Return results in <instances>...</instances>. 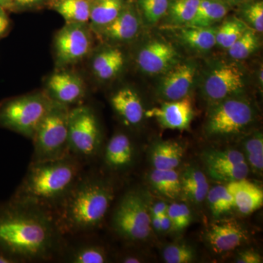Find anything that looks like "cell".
I'll use <instances>...</instances> for the list:
<instances>
[{
	"instance_id": "obj_1",
	"label": "cell",
	"mask_w": 263,
	"mask_h": 263,
	"mask_svg": "<svg viewBox=\"0 0 263 263\" xmlns=\"http://www.w3.org/2000/svg\"><path fill=\"white\" fill-rule=\"evenodd\" d=\"M52 213L10 200L0 206V252L18 262L49 260L63 247Z\"/></svg>"
},
{
	"instance_id": "obj_2",
	"label": "cell",
	"mask_w": 263,
	"mask_h": 263,
	"mask_svg": "<svg viewBox=\"0 0 263 263\" xmlns=\"http://www.w3.org/2000/svg\"><path fill=\"white\" fill-rule=\"evenodd\" d=\"M115 197L114 183L82 174L53 212L62 235L79 234L100 226Z\"/></svg>"
},
{
	"instance_id": "obj_3",
	"label": "cell",
	"mask_w": 263,
	"mask_h": 263,
	"mask_svg": "<svg viewBox=\"0 0 263 263\" xmlns=\"http://www.w3.org/2000/svg\"><path fill=\"white\" fill-rule=\"evenodd\" d=\"M81 160L70 155L58 160L31 162L12 201L52 213L83 174Z\"/></svg>"
},
{
	"instance_id": "obj_4",
	"label": "cell",
	"mask_w": 263,
	"mask_h": 263,
	"mask_svg": "<svg viewBox=\"0 0 263 263\" xmlns=\"http://www.w3.org/2000/svg\"><path fill=\"white\" fill-rule=\"evenodd\" d=\"M69 112L67 105L53 100L32 138L34 145L32 162L58 160L70 155Z\"/></svg>"
},
{
	"instance_id": "obj_5",
	"label": "cell",
	"mask_w": 263,
	"mask_h": 263,
	"mask_svg": "<svg viewBox=\"0 0 263 263\" xmlns=\"http://www.w3.org/2000/svg\"><path fill=\"white\" fill-rule=\"evenodd\" d=\"M53 101L42 92L5 100L0 104V127L32 139Z\"/></svg>"
},
{
	"instance_id": "obj_6",
	"label": "cell",
	"mask_w": 263,
	"mask_h": 263,
	"mask_svg": "<svg viewBox=\"0 0 263 263\" xmlns=\"http://www.w3.org/2000/svg\"><path fill=\"white\" fill-rule=\"evenodd\" d=\"M114 231L129 241L146 240L152 233L151 215L144 195L138 191L126 193L112 217Z\"/></svg>"
},
{
	"instance_id": "obj_7",
	"label": "cell",
	"mask_w": 263,
	"mask_h": 263,
	"mask_svg": "<svg viewBox=\"0 0 263 263\" xmlns=\"http://www.w3.org/2000/svg\"><path fill=\"white\" fill-rule=\"evenodd\" d=\"M254 119V108L249 101L231 97L218 102L211 110L205 133L212 138L235 136L248 128Z\"/></svg>"
},
{
	"instance_id": "obj_8",
	"label": "cell",
	"mask_w": 263,
	"mask_h": 263,
	"mask_svg": "<svg viewBox=\"0 0 263 263\" xmlns=\"http://www.w3.org/2000/svg\"><path fill=\"white\" fill-rule=\"evenodd\" d=\"M68 142L70 155L80 160L92 158L100 152L101 131L89 107L79 106L69 112Z\"/></svg>"
},
{
	"instance_id": "obj_9",
	"label": "cell",
	"mask_w": 263,
	"mask_h": 263,
	"mask_svg": "<svg viewBox=\"0 0 263 263\" xmlns=\"http://www.w3.org/2000/svg\"><path fill=\"white\" fill-rule=\"evenodd\" d=\"M92 39L85 23L67 22L55 37L57 63L73 65L82 60L91 51Z\"/></svg>"
},
{
	"instance_id": "obj_10",
	"label": "cell",
	"mask_w": 263,
	"mask_h": 263,
	"mask_svg": "<svg viewBox=\"0 0 263 263\" xmlns=\"http://www.w3.org/2000/svg\"><path fill=\"white\" fill-rule=\"evenodd\" d=\"M202 157L208 174L216 181L229 183L248 176V164L239 151L208 150Z\"/></svg>"
},
{
	"instance_id": "obj_11",
	"label": "cell",
	"mask_w": 263,
	"mask_h": 263,
	"mask_svg": "<svg viewBox=\"0 0 263 263\" xmlns=\"http://www.w3.org/2000/svg\"><path fill=\"white\" fill-rule=\"evenodd\" d=\"M245 84V75L238 66L221 65L208 76L204 84V94L211 101L218 103L239 93Z\"/></svg>"
},
{
	"instance_id": "obj_12",
	"label": "cell",
	"mask_w": 263,
	"mask_h": 263,
	"mask_svg": "<svg viewBox=\"0 0 263 263\" xmlns=\"http://www.w3.org/2000/svg\"><path fill=\"white\" fill-rule=\"evenodd\" d=\"M208 245L216 254L235 250L247 241L249 233L245 226L233 219L214 221L205 231Z\"/></svg>"
},
{
	"instance_id": "obj_13",
	"label": "cell",
	"mask_w": 263,
	"mask_h": 263,
	"mask_svg": "<svg viewBox=\"0 0 263 263\" xmlns=\"http://www.w3.org/2000/svg\"><path fill=\"white\" fill-rule=\"evenodd\" d=\"M177 51L171 43L153 40L141 48L137 62L142 71L152 75L164 73L177 63Z\"/></svg>"
},
{
	"instance_id": "obj_14",
	"label": "cell",
	"mask_w": 263,
	"mask_h": 263,
	"mask_svg": "<svg viewBox=\"0 0 263 263\" xmlns=\"http://www.w3.org/2000/svg\"><path fill=\"white\" fill-rule=\"evenodd\" d=\"M193 114V102L190 97L186 96L150 109L145 116L155 118L159 124L166 129L185 130L190 127Z\"/></svg>"
},
{
	"instance_id": "obj_15",
	"label": "cell",
	"mask_w": 263,
	"mask_h": 263,
	"mask_svg": "<svg viewBox=\"0 0 263 263\" xmlns=\"http://www.w3.org/2000/svg\"><path fill=\"white\" fill-rule=\"evenodd\" d=\"M196 67L192 62L176 63L166 71L160 83L161 96L167 101L188 96L193 86Z\"/></svg>"
},
{
	"instance_id": "obj_16",
	"label": "cell",
	"mask_w": 263,
	"mask_h": 263,
	"mask_svg": "<svg viewBox=\"0 0 263 263\" xmlns=\"http://www.w3.org/2000/svg\"><path fill=\"white\" fill-rule=\"evenodd\" d=\"M48 96L58 103L68 105L78 103L84 96V82L73 73L60 72L48 81Z\"/></svg>"
},
{
	"instance_id": "obj_17",
	"label": "cell",
	"mask_w": 263,
	"mask_h": 263,
	"mask_svg": "<svg viewBox=\"0 0 263 263\" xmlns=\"http://www.w3.org/2000/svg\"><path fill=\"white\" fill-rule=\"evenodd\" d=\"M226 186L240 214L249 215L262 208V189L256 183L243 179L231 181Z\"/></svg>"
},
{
	"instance_id": "obj_18",
	"label": "cell",
	"mask_w": 263,
	"mask_h": 263,
	"mask_svg": "<svg viewBox=\"0 0 263 263\" xmlns=\"http://www.w3.org/2000/svg\"><path fill=\"white\" fill-rule=\"evenodd\" d=\"M135 157V148L130 138L124 133H116L105 148L104 162L114 171H124L130 167Z\"/></svg>"
},
{
	"instance_id": "obj_19",
	"label": "cell",
	"mask_w": 263,
	"mask_h": 263,
	"mask_svg": "<svg viewBox=\"0 0 263 263\" xmlns=\"http://www.w3.org/2000/svg\"><path fill=\"white\" fill-rule=\"evenodd\" d=\"M110 103L126 125L137 126L143 120L144 109L141 98L134 90L129 88L119 90L112 97Z\"/></svg>"
},
{
	"instance_id": "obj_20",
	"label": "cell",
	"mask_w": 263,
	"mask_h": 263,
	"mask_svg": "<svg viewBox=\"0 0 263 263\" xmlns=\"http://www.w3.org/2000/svg\"><path fill=\"white\" fill-rule=\"evenodd\" d=\"M139 27V20L136 11L129 5H125L117 18L98 29L106 39L127 41L136 37Z\"/></svg>"
},
{
	"instance_id": "obj_21",
	"label": "cell",
	"mask_w": 263,
	"mask_h": 263,
	"mask_svg": "<svg viewBox=\"0 0 263 263\" xmlns=\"http://www.w3.org/2000/svg\"><path fill=\"white\" fill-rule=\"evenodd\" d=\"M183 154L184 148L177 142H157L151 150V162L155 169H176L182 162Z\"/></svg>"
},
{
	"instance_id": "obj_22",
	"label": "cell",
	"mask_w": 263,
	"mask_h": 263,
	"mask_svg": "<svg viewBox=\"0 0 263 263\" xmlns=\"http://www.w3.org/2000/svg\"><path fill=\"white\" fill-rule=\"evenodd\" d=\"M181 195L194 204H200L206 198L209 190L206 176L195 167H188L180 175Z\"/></svg>"
},
{
	"instance_id": "obj_23",
	"label": "cell",
	"mask_w": 263,
	"mask_h": 263,
	"mask_svg": "<svg viewBox=\"0 0 263 263\" xmlns=\"http://www.w3.org/2000/svg\"><path fill=\"white\" fill-rule=\"evenodd\" d=\"M122 52L117 48H110L100 52L92 62L95 76L101 80H109L119 73L124 65Z\"/></svg>"
},
{
	"instance_id": "obj_24",
	"label": "cell",
	"mask_w": 263,
	"mask_h": 263,
	"mask_svg": "<svg viewBox=\"0 0 263 263\" xmlns=\"http://www.w3.org/2000/svg\"><path fill=\"white\" fill-rule=\"evenodd\" d=\"M229 7L221 0H200L196 14L186 27H212L228 14Z\"/></svg>"
},
{
	"instance_id": "obj_25",
	"label": "cell",
	"mask_w": 263,
	"mask_h": 263,
	"mask_svg": "<svg viewBox=\"0 0 263 263\" xmlns=\"http://www.w3.org/2000/svg\"><path fill=\"white\" fill-rule=\"evenodd\" d=\"M149 181L157 193L167 198L175 200L181 196L180 174L176 169L154 168L150 174Z\"/></svg>"
},
{
	"instance_id": "obj_26",
	"label": "cell",
	"mask_w": 263,
	"mask_h": 263,
	"mask_svg": "<svg viewBox=\"0 0 263 263\" xmlns=\"http://www.w3.org/2000/svg\"><path fill=\"white\" fill-rule=\"evenodd\" d=\"M216 28L212 27H186L181 29L180 37L195 51H208L216 45Z\"/></svg>"
},
{
	"instance_id": "obj_27",
	"label": "cell",
	"mask_w": 263,
	"mask_h": 263,
	"mask_svg": "<svg viewBox=\"0 0 263 263\" xmlns=\"http://www.w3.org/2000/svg\"><path fill=\"white\" fill-rule=\"evenodd\" d=\"M124 5V0H91L89 20L96 28L104 27L117 18Z\"/></svg>"
},
{
	"instance_id": "obj_28",
	"label": "cell",
	"mask_w": 263,
	"mask_h": 263,
	"mask_svg": "<svg viewBox=\"0 0 263 263\" xmlns=\"http://www.w3.org/2000/svg\"><path fill=\"white\" fill-rule=\"evenodd\" d=\"M51 6L65 19L66 22L86 23L89 20L90 1L52 0Z\"/></svg>"
},
{
	"instance_id": "obj_29",
	"label": "cell",
	"mask_w": 263,
	"mask_h": 263,
	"mask_svg": "<svg viewBox=\"0 0 263 263\" xmlns=\"http://www.w3.org/2000/svg\"><path fill=\"white\" fill-rule=\"evenodd\" d=\"M65 261L71 263H105L108 262V254L103 247L94 243H84L71 249Z\"/></svg>"
},
{
	"instance_id": "obj_30",
	"label": "cell",
	"mask_w": 263,
	"mask_h": 263,
	"mask_svg": "<svg viewBox=\"0 0 263 263\" xmlns=\"http://www.w3.org/2000/svg\"><path fill=\"white\" fill-rule=\"evenodd\" d=\"M200 0H171L167 13L170 24L188 26L196 14Z\"/></svg>"
},
{
	"instance_id": "obj_31",
	"label": "cell",
	"mask_w": 263,
	"mask_h": 263,
	"mask_svg": "<svg viewBox=\"0 0 263 263\" xmlns=\"http://www.w3.org/2000/svg\"><path fill=\"white\" fill-rule=\"evenodd\" d=\"M243 153L249 168L256 174H262L263 170V137L256 133L246 138L243 143Z\"/></svg>"
},
{
	"instance_id": "obj_32",
	"label": "cell",
	"mask_w": 263,
	"mask_h": 263,
	"mask_svg": "<svg viewBox=\"0 0 263 263\" xmlns=\"http://www.w3.org/2000/svg\"><path fill=\"white\" fill-rule=\"evenodd\" d=\"M248 29L243 20L235 17L228 18L216 29V43L228 49Z\"/></svg>"
},
{
	"instance_id": "obj_33",
	"label": "cell",
	"mask_w": 263,
	"mask_h": 263,
	"mask_svg": "<svg viewBox=\"0 0 263 263\" xmlns=\"http://www.w3.org/2000/svg\"><path fill=\"white\" fill-rule=\"evenodd\" d=\"M206 198L211 212L216 217L224 215L235 208L233 197L226 186L209 189Z\"/></svg>"
},
{
	"instance_id": "obj_34",
	"label": "cell",
	"mask_w": 263,
	"mask_h": 263,
	"mask_svg": "<svg viewBox=\"0 0 263 263\" xmlns=\"http://www.w3.org/2000/svg\"><path fill=\"white\" fill-rule=\"evenodd\" d=\"M259 45V39L254 30L248 29L228 48V53L235 60H245L257 51Z\"/></svg>"
},
{
	"instance_id": "obj_35",
	"label": "cell",
	"mask_w": 263,
	"mask_h": 263,
	"mask_svg": "<svg viewBox=\"0 0 263 263\" xmlns=\"http://www.w3.org/2000/svg\"><path fill=\"white\" fill-rule=\"evenodd\" d=\"M195 249L184 243H172L164 247L162 257L167 263H190L195 259Z\"/></svg>"
},
{
	"instance_id": "obj_36",
	"label": "cell",
	"mask_w": 263,
	"mask_h": 263,
	"mask_svg": "<svg viewBox=\"0 0 263 263\" xmlns=\"http://www.w3.org/2000/svg\"><path fill=\"white\" fill-rule=\"evenodd\" d=\"M171 0H138V6L147 22L156 24L167 13Z\"/></svg>"
},
{
	"instance_id": "obj_37",
	"label": "cell",
	"mask_w": 263,
	"mask_h": 263,
	"mask_svg": "<svg viewBox=\"0 0 263 263\" xmlns=\"http://www.w3.org/2000/svg\"><path fill=\"white\" fill-rule=\"evenodd\" d=\"M167 215L172 223L173 230L183 231L188 228L193 220V214L187 205L174 202L168 206Z\"/></svg>"
},
{
	"instance_id": "obj_38",
	"label": "cell",
	"mask_w": 263,
	"mask_h": 263,
	"mask_svg": "<svg viewBox=\"0 0 263 263\" xmlns=\"http://www.w3.org/2000/svg\"><path fill=\"white\" fill-rule=\"evenodd\" d=\"M243 22L252 27L253 30L258 32L263 31L262 1L249 2L242 5L240 10Z\"/></svg>"
},
{
	"instance_id": "obj_39",
	"label": "cell",
	"mask_w": 263,
	"mask_h": 263,
	"mask_svg": "<svg viewBox=\"0 0 263 263\" xmlns=\"http://www.w3.org/2000/svg\"><path fill=\"white\" fill-rule=\"evenodd\" d=\"M235 262L238 263H260L262 262V257L256 251L252 249L240 252L235 259Z\"/></svg>"
},
{
	"instance_id": "obj_40",
	"label": "cell",
	"mask_w": 263,
	"mask_h": 263,
	"mask_svg": "<svg viewBox=\"0 0 263 263\" xmlns=\"http://www.w3.org/2000/svg\"><path fill=\"white\" fill-rule=\"evenodd\" d=\"M14 8L18 9H31L37 8L51 0H12Z\"/></svg>"
},
{
	"instance_id": "obj_41",
	"label": "cell",
	"mask_w": 263,
	"mask_h": 263,
	"mask_svg": "<svg viewBox=\"0 0 263 263\" xmlns=\"http://www.w3.org/2000/svg\"><path fill=\"white\" fill-rule=\"evenodd\" d=\"M169 205H167L165 202L162 200H158L152 203L150 208H148L149 210L150 215L152 216H160L165 215L167 214V210H168Z\"/></svg>"
},
{
	"instance_id": "obj_42",
	"label": "cell",
	"mask_w": 263,
	"mask_h": 263,
	"mask_svg": "<svg viewBox=\"0 0 263 263\" xmlns=\"http://www.w3.org/2000/svg\"><path fill=\"white\" fill-rule=\"evenodd\" d=\"M10 27V19L6 10L0 8V37L4 36Z\"/></svg>"
},
{
	"instance_id": "obj_43",
	"label": "cell",
	"mask_w": 263,
	"mask_h": 263,
	"mask_svg": "<svg viewBox=\"0 0 263 263\" xmlns=\"http://www.w3.org/2000/svg\"><path fill=\"white\" fill-rule=\"evenodd\" d=\"M161 233H167L173 230L172 223L167 214L160 216Z\"/></svg>"
},
{
	"instance_id": "obj_44",
	"label": "cell",
	"mask_w": 263,
	"mask_h": 263,
	"mask_svg": "<svg viewBox=\"0 0 263 263\" xmlns=\"http://www.w3.org/2000/svg\"><path fill=\"white\" fill-rule=\"evenodd\" d=\"M121 262L124 263H139L143 262L141 257H138L136 254H125L120 259Z\"/></svg>"
},
{
	"instance_id": "obj_45",
	"label": "cell",
	"mask_w": 263,
	"mask_h": 263,
	"mask_svg": "<svg viewBox=\"0 0 263 263\" xmlns=\"http://www.w3.org/2000/svg\"><path fill=\"white\" fill-rule=\"evenodd\" d=\"M0 8H4L5 10H13V1L12 0H0Z\"/></svg>"
},
{
	"instance_id": "obj_46",
	"label": "cell",
	"mask_w": 263,
	"mask_h": 263,
	"mask_svg": "<svg viewBox=\"0 0 263 263\" xmlns=\"http://www.w3.org/2000/svg\"><path fill=\"white\" fill-rule=\"evenodd\" d=\"M15 259L12 258L3 252H0V263H17Z\"/></svg>"
},
{
	"instance_id": "obj_47",
	"label": "cell",
	"mask_w": 263,
	"mask_h": 263,
	"mask_svg": "<svg viewBox=\"0 0 263 263\" xmlns=\"http://www.w3.org/2000/svg\"><path fill=\"white\" fill-rule=\"evenodd\" d=\"M221 1L227 3L228 5H231L238 4V3H242V2L245 1V0H221Z\"/></svg>"
},
{
	"instance_id": "obj_48",
	"label": "cell",
	"mask_w": 263,
	"mask_h": 263,
	"mask_svg": "<svg viewBox=\"0 0 263 263\" xmlns=\"http://www.w3.org/2000/svg\"><path fill=\"white\" fill-rule=\"evenodd\" d=\"M262 70H261V71H259V81H260V82H261V84H262V81H263V79H262Z\"/></svg>"
},
{
	"instance_id": "obj_49",
	"label": "cell",
	"mask_w": 263,
	"mask_h": 263,
	"mask_svg": "<svg viewBox=\"0 0 263 263\" xmlns=\"http://www.w3.org/2000/svg\"><path fill=\"white\" fill-rule=\"evenodd\" d=\"M86 1H91V0H86Z\"/></svg>"
}]
</instances>
